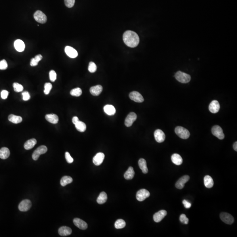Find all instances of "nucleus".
Wrapping results in <instances>:
<instances>
[{
    "label": "nucleus",
    "instance_id": "obj_1",
    "mask_svg": "<svg viewBox=\"0 0 237 237\" xmlns=\"http://www.w3.org/2000/svg\"><path fill=\"white\" fill-rule=\"evenodd\" d=\"M124 43L130 47H135L138 45L140 41L137 33L131 30L126 31L123 35Z\"/></svg>",
    "mask_w": 237,
    "mask_h": 237
},
{
    "label": "nucleus",
    "instance_id": "obj_2",
    "mask_svg": "<svg viewBox=\"0 0 237 237\" xmlns=\"http://www.w3.org/2000/svg\"><path fill=\"white\" fill-rule=\"evenodd\" d=\"M175 77L177 81L183 83L189 82L191 79L190 75L181 71L177 72L175 74Z\"/></svg>",
    "mask_w": 237,
    "mask_h": 237
},
{
    "label": "nucleus",
    "instance_id": "obj_3",
    "mask_svg": "<svg viewBox=\"0 0 237 237\" xmlns=\"http://www.w3.org/2000/svg\"><path fill=\"white\" fill-rule=\"evenodd\" d=\"M175 132L178 136L183 139H187L190 137V133L187 129L183 127H177L175 129Z\"/></svg>",
    "mask_w": 237,
    "mask_h": 237
},
{
    "label": "nucleus",
    "instance_id": "obj_4",
    "mask_svg": "<svg viewBox=\"0 0 237 237\" xmlns=\"http://www.w3.org/2000/svg\"><path fill=\"white\" fill-rule=\"evenodd\" d=\"M47 151V148L46 146H41L35 150L32 155V158L34 160H37L42 154L45 153Z\"/></svg>",
    "mask_w": 237,
    "mask_h": 237
},
{
    "label": "nucleus",
    "instance_id": "obj_5",
    "mask_svg": "<svg viewBox=\"0 0 237 237\" xmlns=\"http://www.w3.org/2000/svg\"><path fill=\"white\" fill-rule=\"evenodd\" d=\"M212 133L214 136L220 140H222L224 138V134L223 131L221 127L218 125L213 126L212 129Z\"/></svg>",
    "mask_w": 237,
    "mask_h": 237
},
{
    "label": "nucleus",
    "instance_id": "obj_6",
    "mask_svg": "<svg viewBox=\"0 0 237 237\" xmlns=\"http://www.w3.org/2000/svg\"><path fill=\"white\" fill-rule=\"evenodd\" d=\"M34 18L35 20L39 23L44 24L47 21L46 16L41 11H37L34 14Z\"/></svg>",
    "mask_w": 237,
    "mask_h": 237
},
{
    "label": "nucleus",
    "instance_id": "obj_7",
    "mask_svg": "<svg viewBox=\"0 0 237 237\" xmlns=\"http://www.w3.org/2000/svg\"><path fill=\"white\" fill-rule=\"evenodd\" d=\"M150 195V192L148 190L142 189L139 190L137 193L136 198L138 201L142 202L149 197Z\"/></svg>",
    "mask_w": 237,
    "mask_h": 237
},
{
    "label": "nucleus",
    "instance_id": "obj_8",
    "mask_svg": "<svg viewBox=\"0 0 237 237\" xmlns=\"http://www.w3.org/2000/svg\"><path fill=\"white\" fill-rule=\"evenodd\" d=\"M32 206V203L28 199L22 200L19 205V210L22 212H26L30 209Z\"/></svg>",
    "mask_w": 237,
    "mask_h": 237
},
{
    "label": "nucleus",
    "instance_id": "obj_9",
    "mask_svg": "<svg viewBox=\"0 0 237 237\" xmlns=\"http://www.w3.org/2000/svg\"><path fill=\"white\" fill-rule=\"evenodd\" d=\"M220 218L222 221L228 224H232L234 222L233 217L227 213H222L220 214Z\"/></svg>",
    "mask_w": 237,
    "mask_h": 237
},
{
    "label": "nucleus",
    "instance_id": "obj_10",
    "mask_svg": "<svg viewBox=\"0 0 237 237\" xmlns=\"http://www.w3.org/2000/svg\"><path fill=\"white\" fill-rule=\"evenodd\" d=\"M137 116L136 113L133 112L129 113L125 119V126L127 127H131L133 124V122L137 120Z\"/></svg>",
    "mask_w": 237,
    "mask_h": 237
},
{
    "label": "nucleus",
    "instance_id": "obj_11",
    "mask_svg": "<svg viewBox=\"0 0 237 237\" xmlns=\"http://www.w3.org/2000/svg\"><path fill=\"white\" fill-rule=\"evenodd\" d=\"M129 97L131 100L138 103L143 102L144 101V99L142 95L137 91H133L130 93Z\"/></svg>",
    "mask_w": 237,
    "mask_h": 237
},
{
    "label": "nucleus",
    "instance_id": "obj_12",
    "mask_svg": "<svg viewBox=\"0 0 237 237\" xmlns=\"http://www.w3.org/2000/svg\"><path fill=\"white\" fill-rule=\"evenodd\" d=\"M190 179V177L188 175H184L181 177L176 182L175 186L177 188L179 189H181L184 188V184L187 182Z\"/></svg>",
    "mask_w": 237,
    "mask_h": 237
},
{
    "label": "nucleus",
    "instance_id": "obj_13",
    "mask_svg": "<svg viewBox=\"0 0 237 237\" xmlns=\"http://www.w3.org/2000/svg\"><path fill=\"white\" fill-rule=\"evenodd\" d=\"M154 137L157 142L162 143L165 141L166 136L162 130L157 129L154 132Z\"/></svg>",
    "mask_w": 237,
    "mask_h": 237
},
{
    "label": "nucleus",
    "instance_id": "obj_14",
    "mask_svg": "<svg viewBox=\"0 0 237 237\" xmlns=\"http://www.w3.org/2000/svg\"><path fill=\"white\" fill-rule=\"evenodd\" d=\"M167 215V212L165 210H161L156 213L153 215V219L156 223L160 222Z\"/></svg>",
    "mask_w": 237,
    "mask_h": 237
},
{
    "label": "nucleus",
    "instance_id": "obj_15",
    "mask_svg": "<svg viewBox=\"0 0 237 237\" xmlns=\"http://www.w3.org/2000/svg\"><path fill=\"white\" fill-rule=\"evenodd\" d=\"M220 108V105L217 100H213L210 103L209 109L210 112L213 113H216L218 112Z\"/></svg>",
    "mask_w": 237,
    "mask_h": 237
},
{
    "label": "nucleus",
    "instance_id": "obj_16",
    "mask_svg": "<svg viewBox=\"0 0 237 237\" xmlns=\"http://www.w3.org/2000/svg\"><path fill=\"white\" fill-rule=\"evenodd\" d=\"M105 157L104 153H102V152L97 153L93 158V163L96 166H99L103 163Z\"/></svg>",
    "mask_w": 237,
    "mask_h": 237
},
{
    "label": "nucleus",
    "instance_id": "obj_17",
    "mask_svg": "<svg viewBox=\"0 0 237 237\" xmlns=\"http://www.w3.org/2000/svg\"><path fill=\"white\" fill-rule=\"evenodd\" d=\"M73 223L75 226L81 230H86L88 227L85 222L78 218H76L73 219Z\"/></svg>",
    "mask_w": 237,
    "mask_h": 237
},
{
    "label": "nucleus",
    "instance_id": "obj_18",
    "mask_svg": "<svg viewBox=\"0 0 237 237\" xmlns=\"http://www.w3.org/2000/svg\"><path fill=\"white\" fill-rule=\"evenodd\" d=\"M65 51L66 55L71 58H75L78 56L77 51L71 47H65Z\"/></svg>",
    "mask_w": 237,
    "mask_h": 237
},
{
    "label": "nucleus",
    "instance_id": "obj_19",
    "mask_svg": "<svg viewBox=\"0 0 237 237\" xmlns=\"http://www.w3.org/2000/svg\"><path fill=\"white\" fill-rule=\"evenodd\" d=\"M72 232L71 229L69 227L63 226L58 229V233L62 236H66L71 234Z\"/></svg>",
    "mask_w": 237,
    "mask_h": 237
},
{
    "label": "nucleus",
    "instance_id": "obj_20",
    "mask_svg": "<svg viewBox=\"0 0 237 237\" xmlns=\"http://www.w3.org/2000/svg\"><path fill=\"white\" fill-rule=\"evenodd\" d=\"M102 90H103L102 87L100 85H98L92 87L90 88V91L92 95L97 96L101 94L102 92Z\"/></svg>",
    "mask_w": 237,
    "mask_h": 237
},
{
    "label": "nucleus",
    "instance_id": "obj_21",
    "mask_svg": "<svg viewBox=\"0 0 237 237\" xmlns=\"http://www.w3.org/2000/svg\"><path fill=\"white\" fill-rule=\"evenodd\" d=\"M14 47L17 51L22 52L25 48V45L24 42L21 40H17L14 42Z\"/></svg>",
    "mask_w": 237,
    "mask_h": 237
},
{
    "label": "nucleus",
    "instance_id": "obj_22",
    "mask_svg": "<svg viewBox=\"0 0 237 237\" xmlns=\"http://www.w3.org/2000/svg\"><path fill=\"white\" fill-rule=\"evenodd\" d=\"M45 118L47 121L53 124H56L59 121L57 115L54 114H47L46 115Z\"/></svg>",
    "mask_w": 237,
    "mask_h": 237
},
{
    "label": "nucleus",
    "instance_id": "obj_23",
    "mask_svg": "<svg viewBox=\"0 0 237 237\" xmlns=\"http://www.w3.org/2000/svg\"><path fill=\"white\" fill-rule=\"evenodd\" d=\"M104 110L106 114L109 116L114 115L116 112V108L112 105H106L104 106Z\"/></svg>",
    "mask_w": 237,
    "mask_h": 237
},
{
    "label": "nucleus",
    "instance_id": "obj_24",
    "mask_svg": "<svg viewBox=\"0 0 237 237\" xmlns=\"http://www.w3.org/2000/svg\"><path fill=\"white\" fill-rule=\"evenodd\" d=\"M171 160L174 164L177 166L181 165L183 163V159L181 156L177 153L172 155L171 156Z\"/></svg>",
    "mask_w": 237,
    "mask_h": 237
},
{
    "label": "nucleus",
    "instance_id": "obj_25",
    "mask_svg": "<svg viewBox=\"0 0 237 237\" xmlns=\"http://www.w3.org/2000/svg\"><path fill=\"white\" fill-rule=\"evenodd\" d=\"M204 182L206 187L208 188H212L214 185L213 179L209 175H207L204 177Z\"/></svg>",
    "mask_w": 237,
    "mask_h": 237
},
{
    "label": "nucleus",
    "instance_id": "obj_26",
    "mask_svg": "<svg viewBox=\"0 0 237 237\" xmlns=\"http://www.w3.org/2000/svg\"><path fill=\"white\" fill-rule=\"evenodd\" d=\"M138 165L139 167L142 170L144 173L146 174L148 172V169L147 167V163L146 160L144 158H141L138 161Z\"/></svg>",
    "mask_w": 237,
    "mask_h": 237
},
{
    "label": "nucleus",
    "instance_id": "obj_27",
    "mask_svg": "<svg viewBox=\"0 0 237 237\" xmlns=\"http://www.w3.org/2000/svg\"><path fill=\"white\" fill-rule=\"evenodd\" d=\"M10 154V152L7 148L3 147L0 149V158L1 159H7L9 156Z\"/></svg>",
    "mask_w": 237,
    "mask_h": 237
},
{
    "label": "nucleus",
    "instance_id": "obj_28",
    "mask_svg": "<svg viewBox=\"0 0 237 237\" xmlns=\"http://www.w3.org/2000/svg\"><path fill=\"white\" fill-rule=\"evenodd\" d=\"M37 140L35 138L30 139L26 142L24 144V147L26 150H30L32 149L33 147L35 146L37 144Z\"/></svg>",
    "mask_w": 237,
    "mask_h": 237
},
{
    "label": "nucleus",
    "instance_id": "obj_29",
    "mask_svg": "<svg viewBox=\"0 0 237 237\" xmlns=\"http://www.w3.org/2000/svg\"><path fill=\"white\" fill-rule=\"evenodd\" d=\"M8 119L9 121L15 124L20 123L22 121V118L20 116H16L13 114H11L8 116Z\"/></svg>",
    "mask_w": 237,
    "mask_h": 237
},
{
    "label": "nucleus",
    "instance_id": "obj_30",
    "mask_svg": "<svg viewBox=\"0 0 237 237\" xmlns=\"http://www.w3.org/2000/svg\"><path fill=\"white\" fill-rule=\"evenodd\" d=\"M134 174H135V173H134L133 168L131 167H129L127 171L124 173V178L127 180H131L133 178Z\"/></svg>",
    "mask_w": 237,
    "mask_h": 237
},
{
    "label": "nucleus",
    "instance_id": "obj_31",
    "mask_svg": "<svg viewBox=\"0 0 237 237\" xmlns=\"http://www.w3.org/2000/svg\"><path fill=\"white\" fill-rule=\"evenodd\" d=\"M107 200V195L105 192H102L97 199V202L99 204H104Z\"/></svg>",
    "mask_w": 237,
    "mask_h": 237
},
{
    "label": "nucleus",
    "instance_id": "obj_32",
    "mask_svg": "<svg viewBox=\"0 0 237 237\" xmlns=\"http://www.w3.org/2000/svg\"><path fill=\"white\" fill-rule=\"evenodd\" d=\"M73 180L72 178L70 176H65L62 178L60 181V184L62 186L64 187L67 184L72 182Z\"/></svg>",
    "mask_w": 237,
    "mask_h": 237
},
{
    "label": "nucleus",
    "instance_id": "obj_33",
    "mask_svg": "<svg viewBox=\"0 0 237 237\" xmlns=\"http://www.w3.org/2000/svg\"><path fill=\"white\" fill-rule=\"evenodd\" d=\"M75 127L77 131L81 132H83L86 130L87 127L85 123L82 121H79L75 124Z\"/></svg>",
    "mask_w": 237,
    "mask_h": 237
},
{
    "label": "nucleus",
    "instance_id": "obj_34",
    "mask_svg": "<svg viewBox=\"0 0 237 237\" xmlns=\"http://www.w3.org/2000/svg\"><path fill=\"white\" fill-rule=\"evenodd\" d=\"M126 226V222L123 219H118L115 223V227L116 229H122Z\"/></svg>",
    "mask_w": 237,
    "mask_h": 237
},
{
    "label": "nucleus",
    "instance_id": "obj_35",
    "mask_svg": "<svg viewBox=\"0 0 237 237\" xmlns=\"http://www.w3.org/2000/svg\"><path fill=\"white\" fill-rule=\"evenodd\" d=\"M82 90L79 87L72 89L70 91V95L73 96H80L82 95Z\"/></svg>",
    "mask_w": 237,
    "mask_h": 237
},
{
    "label": "nucleus",
    "instance_id": "obj_36",
    "mask_svg": "<svg viewBox=\"0 0 237 237\" xmlns=\"http://www.w3.org/2000/svg\"><path fill=\"white\" fill-rule=\"evenodd\" d=\"M14 91L16 92L22 91L23 90V87L21 84L17 83H14L13 84Z\"/></svg>",
    "mask_w": 237,
    "mask_h": 237
},
{
    "label": "nucleus",
    "instance_id": "obj_37",
    "mask_svg": "<svg viewBox=\"0 0 237 237\" xmlns=\"http://www.w3.org/2000/svg\"><path fill=\"white\" fill-rule=\"evenodd\" d=\"M52 85L51 83H46L45 85V90L44 93L45 95H47L49 94L50 91L52 89Z\"/></svg>",
    "mask_w": 237,
    "mask_h": 237
},
{
    "label": "nucleus",
    "instance_id": "obj_38",
    "mask_svg": "<svg viewBox=\"0 0 237 237\" xmlns=\"http://www.w3.org/2000/svg\"><path fill=\"white\" fill-rule=\"evenodd\" d=\"M97 70V66L95 63L92 62H91L89 63L88 66V70L91 73L95 72Z\"/></svg>",
    "mask_w": 237,
    "mask_h": 237
},
{
    "label": "nucleus",
    "instance_id": "obj_39",
    "mask_svg": "<svg viewBox=\"0 0 237 237\" xmlns=\"http://www.w3.org/2000/svg\"><path fill=\"white\" fill-rule=\"evenodd\" d=\"M49 77L50 81L52 82H55L57 78V74L54 70H51L49 72Z\"/></svg>",
    "mask_w": 237,
    "mask_h": 237
},
{
    "label": "nucleus",
    "instance_id": "obj_40",
    "mask_svg": "<svg viewBox=\"0 0 237 237\" xmlns=\"http://www.w3.org/2000/svg\"><path fill=\"white\" fill-rule=\"evenodd\" d=\"M180 221L184 224H188L189 222V219L187 217L186 215L184 214H181L180 217Z\"/></svg>",
    "mask_w": 237,
    "mask_h": 237
},
{
    "label": "nucleus",
    "instance_id": "obj_41",
    "mask_svg": "<svg viewBox=\"0 0 237 237\" xmlns=\"http://www.w3.org/2000/svg\"><path fill=\"white\" fill-rule=\"evenodd\" d=\"M65 4L68 7L71 8L74 6L75 0H64Z\"/></svg>",
    "mask_w": 237,
    "mask_h": 237
},
{
    "label": "nucleus",
    "instance_id": "obj_42",
    "mask_svg": "<svg viewBox=\"0 0 237 237\" xmlns=\"http://www.w3.org/2000/svg\"><path fill=\"white\" fill-rule=\"evenodd\" d=\"M7 64L6 61L5 59L0 61V70H5L7 68Z\"/></svg>",
    "mask_w": 237,
    "mask_h": 237
},
{
    "label": "nucleus",
    "instance_id": "obj_43",
    "mask_svg": "<svg viewBox=\"0 0 237 237\" xmlns=\"http://www.w3.org/2000/svg\"><path fill=\"white\" fill-rule=\"evenodd\" d=\"M65 157L68 163H71L73 162V159L68 152H66L65 153Z\"/></svg>",
    "mask_w": 237,
    "mask_h": 237
},
{
    "label": "nucleus",
    "instance_id": "obj_44",
    "mask_svg": "<svg viewBox=\"0 0 237 237\" xmlns=\"http://www.w3.org/2000/svg\"><path fill=\"white\" fill-rule=\"evenodd\" d=\"M22 99L24 101H27L29 100L30 98V96L29 93L27 91L23 92L22 93Z\"/></svg>",
    "mask_w": 237,
    "mask_h": 237
},
{
    "label": "nucleus",
    "instance_id": "obj_45",
    "mask_svg": "<svg viewBox=\"0 0 237 237\" xmlns=\"http://www.w3.org/2000/svg\"><path fill=\"white\" fill-rule=\"evenodd\" d=\"M9 92L6 90H3L1 92V97L3 99H6L7 98Z\"/></svg>",
    "mask_w": 237,
    "mask_h": 237
},
{
    "label": "nucleus",
    "instance_id": "obj_46",
    "mask_svg": "<svg viewBox=\"0 0 237 237\" xmlns=\"http://www.w3.org/2000/svg\"><path fill=\"white\" fill-rule=\"evenodd\" d=\"M182 203L184 205V207H185V208H186V209L190 208L191 207V206H192L191 203L189 202H188V201L186 200H184L183 201Z\"/></svg>",
    "mask_w": 237,
    "mask_h": 237
},
{
    "label": "nucleus",
    "instance_id": "obj_47",
    "mask_svg": "<svg viewBox=\"0 0 237 237\" xmlns=\"http://www.w3.org/2000/svg\"><path fill=\"white\" fill-rule=\"evenodd\" d=\"M38 62H37V61L35 59V58H32L30 62V66H37L38 65Z\"/></svg>",
    "mask_w": 237,
    "mask_h": 237
},
{
    "label": "nucleus",
    "instance_id": "obj_48",
    "mask_svg": "<svg viewBox=\"0 0 237 237\" xmlns=\"http://www.w3.org/2000/svg\"><path fill=\"white\" fill-rule=\"evenodd\" d=\"M79 121V118H78L77 117V116H74L72 118V122L73 124H75V125L76 123H77Z\"/></svg>",
    "mask_w": 237,
    "mask_h": 237
},
{
    "label": "nucleus",
    "instance_id": "obj_49",
    "mask_svg": "<svg viewBox=\"0 0 237 237\" xmlns=\"http://www.w3.org/2000/svg\"><path fill=\"white\" fill-rule=\"evenodd\" d=\"M42 58H43V57H42V56L41 55H37V56H36L35 58V59L37 62H38L40 61L42 59Z\"/></svg>",
    "mask_w": 237,
    "mask_h": 237
},
{
    "label": "nucleus",
    "instance_id": "obj_50",
    "mask_svg": "<svg viewBox=\"0 0 237 237\" xmlns=\"http://www.w3.org/2000/svg\"><path fill=\"white\" fill-rule=\"evenodd\" d=\"M233 148L234 149V150H235V151L237 152V142H234V144L233 145Z\"/></svg>",
    "mask_w": 237,
    "mask_h": 237
}]
</instances>
